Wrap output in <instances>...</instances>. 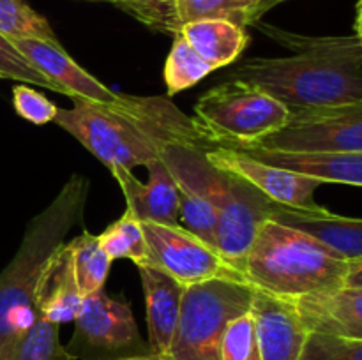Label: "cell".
Returning <instances> with one entry per match:
<instances>
[{
  "label": "cell",
  "mask_w": 362,
  "mask_h": 360,
  "mask_svg": "<svg viewBox=\"0 0 362 360\" xmlns=\"http://www.w3.org/2000/svg\"><path fill=\"white\" fill-rule=\"evenodd\" d=\"M292 55L246 60L233 80L255 85L290 112L362 102V41L354 37H306L262 27Z\"/></svg>",
  "instance_id": "cell-1"
},
{
  "label": "cell",
  "mask_w": 362,
  "mask_h": 360,
  "mask_svg": "<svg viewBox=\"0 0 362 360\" xmlns=\"http://www.w3.org/2000/svg\"><path fill=\"white\" fill-rule=\"evenodd\" d=\"M73 108H59L53 122L76 138L106 168L133 169L159 159L166 141H205L193 120L166 99L136 97L124 109L71 97Z\"/></svg>",
  "instance_id": "cell-2"
},
{
  "label": "cell",
  "mask_w": 362,
  "mask_h": 360,
  "mask_svg": "<svg viewBox=\"0 0 362 360\" xmlns=\"http://www.w3.org/2000/svg\"><path fill=\"white\" fill-rule=\"evenodd\" d=\"M87 196L88 180L71 176L52 203L30 219L16 254L0 272V360H7L14 342L34 321L42 272L83 217Z\"/></svg>",
  "instance_id": "cell-3"
},
{
  "label": "cell",
  "mask_w": 362,
  "mask_h": 360,
  "mask_svg": "<svg viewBox=\"0 0 362 360\" xmlns=\"http://www.w3.org/2000/svg\"><path fill=\"white\" fill-rule=\"evenodd\" d=\"M204 145L198 141H166L159 157L177 184L197 191L214 205L218 212L216 249L239 270L276 203L240 176L212 166L205 157L207 148Z\"/></svg>",
  "instance_id": "cell-4"
},
{
  "label": "cell",
  "mask_w": 362,
  "mask_h": 360,
  "mask_svg": "<svg viewBox=\"0 0 362 360\" xmlns=\"http://www.w3.org/2000/svg\"><path fill=\"white\" fill-rule=\"evenodd\" d=\"M239 270L251 288L293 302L345 288L350 261L306 233L267 219Z\"/></svg>",
  "instance_id": "cell-5"
},
{
  "label": "cell",
  "mask_w": 362,
  "mask_h": 360,
  "mask_svg": "<svg viewBox=\"0 0 362 360\" xmlns=\"http://www.w3.org/2000/svg\"><path fill=\"white\" fill-rule=\"evenodd\" d=\"M292 112L262 88L230 80L205 92L194 104V126L209 143L243 148L278 133Z\"/></svg>",
  "instance_id": "cell-6"
},
{
  "label": "cell",
  "mask_w": 362,
  "mask_h": 360,
  "mask_svg": "<svg viewBox=\"0 0 362 360\" xmlns=\"http://www.w3.org/2000/svg\"><path fill=\"white\" fill-rule=\"evenodd\" d=\"M253 288L246 282L214 279L184 288L180 316L168 360H221L226 327L250 313Z\"/></svg>",
  "instance_id": "cell-7"
},
{
  "label": "cell",
  "mask_w": 362,
  "mask_h": 360,
  "mask_svg": "<svg viewBox=\"0 0 362 360\" xmlns=\"http://www.w3.org/2000/svg\"><path fill=\"white\" fill-rule=\"evenodd\" d=\"M141 226L147 240V260L141 267L158 268L184 288L214 279L244 282L243 274L214 246L204 242L184 226L156 222H141Z\"/></svg>",
  "instance_id": "cell-8"
},
{
  "label": "cell",
  "mask_w": 362,
  "mask_h": 360,
  "mask_svg": "<svg viewBox=\"0 0 362 360\" xmlns=\"http://www.w3.org/2000/svg\"><path fill=\"white\" fill-rule=\"evenodd\" d=\"M243 148L272 152H362V102L293 112L281 131Z\"/></svg>",
  "instance_id": "cell-9"
},
{
  "label": "cell",
  "mask_w": 362,
  "mask_h": 360,
  "mask_svg": "<svg viewBox=\"0 0 362 360\" xmlns=\"http://www.w3.org/2000/svg\"><path fill=\"white\" fill-rule=\"evenodd\" d=\"M67 352L78 360H108L148 353V346L141 341L131 307L101 289L83 299Z\"/></svg>",
  "instance_id": "cell-10"
},
{
  "label": "cell",
  "mask_w": 362,
  "mask_h": 360,
  "mask_svg": "<svg viewBox=\"0 0 362 360\" xmlns=\"http://www.w3.org/2000/svg\"><path fill=\"white\" fill-rule=\"evenodd\" d=\"M205 157L216 168L226 169L250 182L255 189L260 191L265 198L279 207L311 214L327 210L315 201V191L322 186L320 180L267 164L251 157L246 152L221 145L218 148H207Z\"/></svg>",
  "instance_id": "cell-11"
},
{
  "label": "cell",
  "mask_w": 362,
  "mask_h": 360,
  "mask_svg": "<svg viewBox=\"0 0 362 360\" xmlns=\"http://www.w3.org/2000/svg\"><path fill=\"white\" fill-rule=\"evenodd\" d=\"M14 46L45 74L66 90L67 97H80L106 108L124 109L134 104L136 97L120 95L110 90L98 78L88 74L80 64L74 62L60 44L41 39H18Z\"/></svg>",
  "instance_id": "cell-12"
},
{
  "label": "cell",
  "mask_w": 362,
  "mask_h": 360,
  "mask_svg": "<svg viewBox=\"0 0 362 360\" xmlns=\"http://www.w3.org/2000/svg\"><path fill=\"white\" fill-rule=\"evenodd\" d=\"M250 314L262 360H300L310 330L292 300L253 288Z\"/></svg>",
  "instance_id": "cell-13"
},
{
  "label": "cell",
  "mask_w": 362,
  "mask_h": 360,
  "mask_svg": "<svg viewBox=\"0 0 362 360\" xmlns=\"http://www.w3.org/2000/svg\"><path fill=\"white\" fill-rule=\"evenodd\" d=\"M148 169V182L141 184L129 169H112L126 198V208L133 212L141 222L156 224H180L179 189L172 173L161 157L145 166Z\"/></svg>",
  "instance_id": "cell-14"
},
{
  "label": "cell",
  "mask_w": 362,
  "mask_h": 360,
  "mask_svg": "<svg viewBox=\"0 0 362 360\" xmlns=\"http://www.w3.org/2000/svg\"><path fill=\"white\" fill-rule=\"evenodd\" d=\"M269 219L306 233L341 260H362V219L343 217L329 210L311 214L279 205Z\"/></svg>",
  "instance_id": "cell-15"
},
{
  "label": "cell",
  "mask_w": 362,
  "mask_h": 360,
  "mask_svg": "<svg viewBox=\"0 0 362 360\" xmlns=\"http://www.w3.org/2000/svg\"><path fill=\"white\" fill-rule=\"evenodd\" d=\"M230 148V147H228ZM267 164L279 166L322 184H349L362 187V152H272L237 148Z\"/></svg>",
  "instance_id": "cell-16"
},
{
  "label": "cell",
  "mask_w": 362,
  "mask_h": 360,
  "mask_svg": "<svg viewBox=\"0 0 362 360\" xmlns=\"http://www.w3.org/2000/svg\"><path fill=\"white\" fill-rule=\"evenodd\" d=\"M147 306L148 352L168 353L180 316L184 286L165 272L152 267H138Z\"/></svg>",
  "instance_id": "cell-17"
},
{
  "label": "cell",
  "mask_w": 362,
  "mask_h": 360,
  "mask_svg": "<svg viewBox=\"0 0 362 360\" xmlns=\"http://www.w3.org/2000/svg\"><path fill=\"white\" fill-rule=\"evenodd\" d=\"M310 332L362 339V288H339L331 293L293 300Z\"/></svg>",
  "instance_id": "cell-18"
},
{
  "label": "cell",
  "mask_w": 362,
  "mask_h": 360,
  "mask_svg": "<svg viewBox=\"0 0 362 360\" xmlns=\"http://www.w3.org/2000/svg\"><path fill=\"white\" fill-rule=\"evenodd\" d=\"M83 304L73 270L69 242L64 244L46 265L35 293V311L57 325L76 320Z\"/></svg>",
  "instance_id": "cell-19"
},
{
  "label": "cell",
  "mask_w": 362,
  "mask_h": 360,
  "mask_svg": "<svg viewBox=\"0 0 362 360\" xmlns=\"http://www.w3.org/2000/svg\"><path fill=\"white\" fill-rule=\"evenodd\" d=\"M179 34L212 71L235 62L250 44L246 28L226 20H198L182 25Z\"/></svg>",
  "instance_id": "cell-20"
},
{
  "label": "cell",
  "mask_w": 362,
  "mask_h": 360,
  "mask_svg": "<svg viewBox=\"0 0 362 360\" xmlns=\"http://www.w3.org/2000/svg\"><path fill=\"white\" fill-rule=\"evenodd\" d=\"M271 6L258 0H172L173 23L180 27L198 20H226L246 28L255 25Z\"/></svg>",
  "instance_id": "cell-21"
},
{
  "label": "cell",
  "mask_w": 362,
  "mask_h": 360,
  "mask_svg": "<svg viewBox=\"0 0 362 360\" xmlns=\"http://www.w3.org/2000/svg\"><path fill=\"white\" fill-rule=\"evenodd\" d=\"M73 254V270L81 296H90L101 292L108 277L112 260L103 251L98 235L83 232L69 242Z\"/></svg>",
  "instance_id": "cell-22"
},
{
  "label": "cell",
  "mask_w": 362,
  "mask_h": 360,
  "mask_svg": "<svg viewBox=\"0 0 362 360\" xmlns=\"http://www.w3.org/2000/svg\"><path fill=\"white\" fill-rule=\"evenodd\" d=\"M59 327L35 313L34 321L14 342L7 360H78L60 344Z\"/></svg>",
  "instance_id": "cell-23"
},
{
  "label": "cell",
  "mask_w": 362,
  "mask_h": 360,
  "mask_svg": "<svg viewBox=\"0 0 362 360\" xmlns=\"http://www.w3.org/2000/svg\"><path fill=\"white\" fill-rule=\"evenodd\" d=\"M103 251L110 260L127 258L136 267L147 260V240H145L141 221L131 210H124L117 221H113L101 235H98Z\"/></svg>",
  "instance_id": "cell-24"
},
{
  "label": "cell",
  "mask_w": 362,
  "mask_h": 360,
  "mask_svg": "<svg viewBox=\"0 0 362 360\" xmlns=\"http://www.w3.org/2000/svg\"><path fill=\"white\" fill-rule=\"evenodd\" d=\"M209 73H212L211 66L194 52L193 46L182 35L175 34L172 49L166 56L165 69H163L166 94L172 97V95L186 90V88L194 87Z\"/></svg>",
  "instance_id": "cell-25"
},
{
  "label": "cell",
  "mask_w": 362,
  "mask_h": 360,
  "mask_svg": "<svg viewBox=\"0 0 362 360\" xmlns=\"http://www.w3.org/2000/svg\"><path fill=\"white\" fill-rule=\"evenodd\" d=\"M0 34L11 41L41 39L60 44L49 21L25 0H0Z\"/></svg>",
  "instance_id": "cell-26"
},
{
  "label": "cell",
  "mask_w": 362,
  "mask_h": 360,
  "mask_svg": "<svg viewBox=\"0 0 362 360\" xmlns=\"http://www.w3.org/2000/svg\"><path fill=\"white\" fill-rule=\"evenodd\" d=\"M177 189H179L180 226L200 236L204 242L216 247L218 212H216L214 205L207 198L198 194L197 191L189 189V187L182 186V184H177Z\"/></svg>",
  "instance_id": "cell-27"
},
{
  "label": "cell",
  "mask_w": 362,
  "mask_h": 360,
  "mask_svg": "<svg viewBox=\"0 0 362 360\" xmlns=\"http://www.w3.org/2000/svg\"><path fill=\"white\" fill-rule=\"evenodd\" d=\"M0 80L20 81V83L37 85V87L46 88V90L57 92V94H66L62 87L55 81L48 80L20 49L14 46L11 39L0 34Z\"/></svg>",
  "instance_id": "cell-28"
},
{
  "label": "cell",
  "mask_w": 362,
  "mask_h": 360,
  "mask_svg": "<svg viewBox=\"0 0 362 360\" xmlns=\"http://www.w3.org/2000/svg\"><path fill=\"white\" fill-rule=\"evenodd\" d=\"M300 360H362V339L310 332Z\"/></svg>",
  "instance_id": "cell-29"
},
{
  "label": "cell",
  "mask_w": 362,
  "mask_h": 360,
  "mask_svg": "<svg viewBox=\"0 0 362 360\" xmlns=\"http://www.w3.org/2000/svg\"><path fill=\"white\" fill-rule=\"evenodd\" d=\"M221 360H262L250 313L240 314L226 327L221 346Z\"/></svg>",
  "instance_id": "cell-30"
},
{
  "label": "cell",
  "mask_w": 362,
  "mask_h": 360,
  "mask_svg": "<svg viewBox=\"0 0 362 360\" xmlns=\"http://www.w3.org/2000/svg\"><path fill=\"white\" fill-rule=\"evenodd\" d=\"M13 106L21 119L34 126H46L53 122L59 113L55 102L46 99L27 83H18L13 87Z\"/></svg>",
  "instance_id": "cell-31"
},
{
  "label": "cell",
  "mask_w": 362,
  "mask_h": 360,
  "mask_svg": "<svg viewBox=\"0 0 362 360\" xmlns=\"http://www.w3.org/2000/svg\"><path fill=\"white\" fill-rule=\"evenodd\" d=\"M346 288H362V260L350 261V270L345 281Z\"/></svg>",
  "instance_id": "cell-32"
},
{
  "label": "cell",
  "mask_w": 362,
  "mask_h": 360,
  "mask_svg": "<svg viewBox=\"0 0 362 360\" xmlns=\"http://www.w3.org/2000/svg\"><path fill=\"white\" fill-rule=\"evenodd\" d=\"M108 360H168L165 355H156V353H141V355H129V356H119V359H108Z\"/></svg>",
  "instance_id": "cell-33"
},
{
  "label": "cell",
  "mask_w": 362,
  "mask_h": 360,
  "mask_svg": "<svg viewBox=\"0 0 362 360\" xmlns=\"http://www.w3.org/2000/svg\"><path fill=\"white\" fill-rule=\"evenodd\" d=\"M354 28H356V35L362 41V0H359L356 6V25H354Z\"/></svg>",
  "instance_id": "cell-34"
},
{
  "label": "cell",
  "mask_w": 362,
  "mask_h": 360,
  "mask_svg": "<svg viewBox=\"0 0 362 360\" xmlns=\"http://www.w3.org/2000/svg\"><path fill=\"white\" fill-rule=\"evenodd\" d=\"M258 2H264V4H267V6L274 7V6H278V4L285 2V0H258Z\"/></svg>",
  "instance_id": "cell-35"
},
{
  "label": "cell",
  "mask_w": 362,
  "mask_h": 360,
  "mask_svg": "<svg viewBox=\"0 0 362 360\" xmlns=\"http://www.w3.org/2000/svg\"><path fill=\"white\" fill-rule=\"evenodd\" d=\"M98 2H112V4H117L119 0H98Z\"/></svg>",
  "instance_id": "cell-36"
},
{
  "label": "cell",
  "mask_w": 362,
  "mask_h": 360,
  "mask_svg": "<svg viewBox=\"0 0 362 360\" xmlns=\"http://www.w3.org/2000/svg\"><path fill=\"white\" fill-rule=\"evenodd\" d=\"M119 2H120V0H119ZM161 2H166V0H161Z\"/></svg>",
  "instance_id": "cell-37"
}]
</instances>
